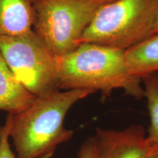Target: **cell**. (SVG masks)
Masks as SVG:
<instances>
[{
	"instance_id": "obj_15",
	"label": "cell",
	"mask_w": 158,
	"mask_h": 158,
	"mask_svg": "<svg viewBox=\"0 0 158 158\" xmlns=\"http://www.w3.org/2000/svg\"><path fill=\"white\" fill-rule=\"evenodd\" d=\"M100 1H102V2L104 3H108V2H111L115 1V0H100Z\"/></svg>"
},
{
	"instance_id": "obj_6",
	"label": "cell",
	"mask_w": 158,
	"mask_h": 158,
	"mask_svg": "<svg viewBox=\"0 0 158 158\" xmlns=\"http://www.w3.org/2000/svg\"><path fill=\"white\" fill-rule=\"evenodd\" d=\"M94 137L97 158H144L149 143L141 124L119 130L98 127Z\"/></svg>"
},
{
	"instance_id": "obj_10",
	"label": "cell",
	"mask_w": 158,
	"mask_h": 158,
	"mask_svg": "<svg viewBox=\"0 0 158 158\" xmlns=\"http://www.w3.org/2000/svg\"><path fill=\"white\" fill-rule=\"evenodd\" d=\"M141 80L150 118L147 139L149 143L158 145V73L143 77Z\"/></svg>"
},
{
	"instance_id": "obj_12",
	"label": "cell",
	"mask_w": 158,
	"mask_h": 158,
	"mask_svg": "<svg viewBox=\"0 0 158 158\" xmlns=\"http://www.w3.org/2000/svg\"><path fill=\"white\" fill-rule=\"evenodd\" d=\"M78 158H97L96 142L94 136L86 138L81 146Z\"/></svg>"
},
{
	"instance_id": "obj_8",
	"label": "cell",
	"mask_w": 158,
	"mask_h": 158,
	"mask_svg": "<svg viewBox=\"0 0 158 158\" xmlns=\"http://www.w3.org/2000/svg\"><path fill=\"white\" fill-rule=\"evenodd\" d=\"M35 98L15 78L0 51V110L15 115L27 109Z\"/></svg>"
},
{
	"instance_id": "obj_14",
	"label": "cell",
	"mask_w": 158,
	"mask_h": 158,
	"mask_svg": "<svg viewBox=\"0 0 158 158\" xmlns=\"http://www.w3.org/2000/svg\"><path fill=\"white\" fill-rule=\"evenodd\" d=\"M158 33V15L157 17V19H156L155 26H154V29H153V31H152V35L157 34Z\"/></svg>"
},
{
	"instance_id": "obj_11",
	"label": "cell",
	"mask_w": 158,
	"mask_h": 158,
	"mask_svg": "<svg viewBox=\"0 0 158 158\" xmlns=\"http://www.w3.org/2000/svg\"><path fill=\"white\" fill-rule=\"evenodd\" d=\"M12 114H8L5 125H0V158H15L9 143Z\"/></svg>"
},
{
	"instance_id": "obj_3",
	"label": "cell",
	"mask_w": 158,
	"mask_h": 158,
	"mask_svg": "<svg viewBox=\"0 0 158 158\" xmlns=\"http://www.w3.org/2000/svg\"><path fill=\"white\" fill-rule=\"evenodd\" d=\"M158 0H115L103 3L79 45L94 43L127 50L152 35Z\"/></svg>"
},
{
	"instance_id": "obj_9",
	"label": "cell",
	"mask_w": 158,
	"mask_h": 158,
	"mask_svg": "<svg viewBox=\"0 0 158 158\" xmlns=\"http://www.w3.org/2000/svg\"><path fill=\"white\" fill-rule=\"evenodd\" d=\"M130 76L141 78L158 71V33L125 51Z\"/></svg>"
},
{
	"instance_id": "obj_2",
	"label": "cell",
	"mask_w": 158,
	"mask_h": 158,
	"mask_svg": "<svg viewBox=\"0 0 158 158\" xmlns=\"http://www.w3.org/2000/svg\"><path fill=\"white\" fill-rule=\"evenodd\" d=\"M57 71L60 89L100 91L104 100L114 89H122L137 100L143 98L142 80L129 74L122 49L81 43L57 57Z\"/></svg>"
},
{
	"instance_id": "obj_7",
	"label": "cell",
	"mask_w": 158,
	"mask_h": 158,
	"mask_svg": "<svg viewBox=\"0 0 158 158\" xmlns=\"http://www.w3.org/2000/svg\"><path fill=\"white\" fill-rule=\"evenodd\" d=\"M34 19V0H0V37L29 32Z\"/></svg>"
},
{
	"instance_id": "obj_5",
	"label": "cell",
	"mask_w": 158,
	"mask_h": 158,
	"mask_svg": "<svg viewBox=\"0 0 158 158\" xmlns=\"http://www.w3.org/2000/svg\"><path fill=\"white\" fill-rule=\"evenodd\" d=\"M0 51L15 78L36 98L60 90L57 56L33 31L0 37Z\"/></svg>"
},
{
	"instance_id": "obj_4",
	"label": "cell",
	"mask_w": 158,
	"mask_h": 158,
	"mask_svg": "<svg viewBox=\"0 0 158 158\" xmlns=\"http://www.w3.org/2000/svg\"><path fill=\"white\" fill-rule=\"evenodd\" d=\"M100 0H34L33 31L57 57L74 51Z\"/></svg>"
},
{
	"instance_id": "obj_1",
	"label": "cell",
	"mask_w": 158,
	"mask_h": 158,
	"mask_svg": "<svg viewBox=\"0 0 158 158\" xmlns=\"http://www.w3.org/2000/svg\"><path fill=\"white\" fill-rule=\"evenodd\" d=\"M93 93L86 89L57 90L36 98L27 109L12 114L10 138L15 158H52L58 146L73 135V130L64 127L68 112Z\"/></svg>"
},
{
	"instance_id": "obj_13",
	"label": "cell",
	"mask_w": 158,
	"mask_h": 158,
	"mask_svg": "<svg viewBox=\"0 0 158 158\" xmlns=\"http://www.w3.org/2000/svg\"><path fill=\"white\" fill-rule=\"evenodd\" d=\"M144 158H158V145L149 142Z\"/></svg>"
}]
</instances>
